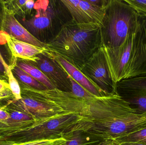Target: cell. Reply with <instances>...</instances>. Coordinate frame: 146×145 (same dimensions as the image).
<instances>
[{
	"instance_id": "3957f363",
	"label": "cell",
	"mask_w": 146,
	"mask_h": 145,
	"mask_svg": "<svg viewBox=\"0 0 146 145\" xmlns=\"http://www.w3.org/2000/svg\"><path fill=\"white\" fill-rule=\"evenodd\" d=\"M46 45V51L61 56L80 70L103 46L102 27L93 23L78 24L72 19Z\"/></svg>"
},
{
	"instance_id": "cb8c5ba5",
	"label": "cell",
	"mask_w": 146,
	"mask_h": 145,
	"mask_svg": "<svg viewBox=\"0 0 146 145\" xmlns=\"http://www.w3.org/2000/svg\"><path fill=\"white\" fill-rule=\"evenodd\" d=\"M135 11L139 16H146V1L125 0Z\"/></svg>"
},
{
	"instance_id": "d6a6232c",
	"label": "cell",
	"mask_w": 146,
	"mask_h": 145,
	"mask_svg": "<svg viewBox=\"0 0 146 145\" xmlns=\"http://www.w3.org/2000/svg\"><path fill=\"white\" fill-rule=\"evenodd\" d=\"M113 140H104V141H102L101 143L99 144H98L97 145H106L109 144L110 143H111V141Z\"/></svg>"
},
{
	"instance_id": "484cf974",
	"label": "cell",
	"mask_w": 146,
	"mask_h": 145,
	"mask_svg": "<svg viewBox=\"0 0 146 145\" xmlns=\"http://www.w3.org/2000/svg\"><path fill=\"white\" fill-rule=\"evenodd\" d=\"M60 138H56L48 139H42L40 140H34L31 141L25 144L17 145H48L54 143L56 141Z\"/></svg>"
},
{
	"instance_id": "30bf717a",
	"label": "cell",
	"mask_w": 146,
	"mask_h": 145,
	"mask_svg": "<svg viewBox=\"0 0 146 145\" xmlns=\"http://www.w3.org/2000/svg\"><path fill=\"white\" fill-rule=\"evenodd\" d=\"M146 74V16H139L133 51L124 79Z\"/></svg>"
},
{
	"instance_id": "d4e9b609",
	"label": "cell",
	"mask_w": 146,
	"mask_h": 145,
	"mask_svg": "<svg viewBox=\"0 0 146 145\" xmlns=\"http://www.w3.org/2000/svg\"><path fill=\"white\" fill-rule=\"evenodd\" d=\"M15 99L10 90L0 94V107H6Z\"/></svg>"
},
{
	"instance_id": "ffe728a7",
	"label": "cell",
	"mask_w": 146,
	"mask_h": 145,
	"mask_svg": "<svg viewBox=\"0 0 146 145\" xmlns=\"http://www.w3.org/2000/svg\"><path fill=\"white\" fill-rule=\"evenodd\" d=\"M80 0H61V2L69 12L72 20L78 24H88V21L79 6Z\"/></svg>"
},
{
	"instance_id": "44dd1931",
	"label": "cell",
	"mask_w": 146,
	"mask_h": 145,
	"mask_svg": "<svg viewBox=\"0 0 146 145\" xmlns=\"http://www.w3.org/2000/svg\"><path fill=\"white\" fill-rule=\"evenodd\" d=\"M119 144L139 143L146 144V127L115 140Z\"/></svg>"
},
{
	"instance_id": "836d02e7",
	"label": "cell",
	"mask_w": 146,
	"mask_h": 145,
	"mask_svg": "<svg viewBox=\"0 0 146 145\" xmlns=\"http://www.w3.org/2000/svg\"><path fill=\"white\" fill-rule=\"evenodd\" d=\"M2 10V3L1 1H0V30H1V12Z\"/></svg>"
},
{
	"instance_id": "5b68a950",
	"label": "cell",
	"mask_w": 146,
	"mask_h": 145,
	"mask_svg": "<svg viewBox=\"0 0 146 145\" xmlns=\"http://www.w3.org/2000/svg\"><path fill=\"white\" fill-rule=\"evenodd\" d=\"M64 9L61 1H36L34 7L36 14L31 18L22 20L21 24L36 39L46 44L68 21L65 17Z\"/></svg>"
},
{
	"instance_id": "8fae6325",
	"label": "cell",
	"mask_w": 146,
	"mask_h": 145,
	"mask_svg": "<svg viewBox=\"0 0 146 145\" xmlns=\"http://www.w3.org/2000/svg\"><path fill=\"white\" fill-rule=\"evenodd\" d=\"M120 96L132 108L139 112H146V74L123 79L117 83Z\"/></svg>"
},
{
	"instance_id": "f546056e",
	"label": "cell",
	"mask_w": 146,
	"mask_h": 145,
	"mask_svg": "<svg viewBox=\"0 0 146 145\" xmlns=\"http://www.w3.org/2000/svg\"><path fill=\"white\" fill-rule=\"evenodd\" d=\"M35 1L33 0H27L25 3L27 15L31 14L32 10L34 9Z\"/></svg>"
},
{
	"instance_id": "277c9868",
	"label": "cell",
	"mask_w": 146,
	"mask_h": 145,
	"mask_svg": "<svg viewBox=\"0 0 146 145\" xmlns=\"http://www.w3.org/2000/svg\"><path fill=\"white\" fill-rule=\"evenodd\" d=\"M139 16L125 0H109L102 27L103 46H121L129 34L136 32Z\"/></svg>"
},
{
	"instance_id": "9c48e42d",
	"label": "cell",
	"mask_w": 146,
	"mask_h": 145,
	"mask_svg": "<svg viewBox=\"0 0 146 145\" xmlns=\"http://www.w3.org/2000/svg\"><path fill=\"white\" fill-rule=\"evenodd\" d=\"M41 70L56 89L72 92V84L66 71L47 51L38 54L34 61H28Z\"/></svg>"
},
{
	"instance_id": "ba28073f",
	"label": "cell",
	"mask_w": 146,
	"mask_h": 145,
	"mask_svg": "<svg viewBox=\"0 0 146 145\" xmlns=\"http://www.w3.org/2000/svg\"><path fill=\"white\" fill-rule=\"evenodd\" d=\"M135 34H129L119 47L108 48L103 46L111 77L116 84L125 78L133 51Z\"/></svg>"
},
{
	"instance_id": "7a4b0ae2",
	"label": "cell",
	"mask_w": 146,
	"mask_h": 145,
	"mask_svg": "<svg viewBox=\"0 0 146 145\" xmlns=\"http://www.w3.org/2000/svg\"><path fill=\"white\" fill-rule=\"evenodd\" d=\"M18 82L21 98L13 100L7 107L33 117L37 121L36 126L70 113L82 114L84 111L86 100L72 92L57 89L38 90Z\"/></svg>"
},
{
	"instance_id": "83f0119b",
	"label": "cell",
	"mask_w": 146,
	"mask_h": 145,
	"mask_svg": "<svg viewBox=\"0 0 146 145\" xmlns=\"http://www.w3.org/2000/svg\"><path fill=\"white\" fill-rule=\"evenodd\" d=\"M7 106L0 107V123L5 121L10 117L9 112L6 109Z\"/></svg>"
},
{
	"instance_id": "52a82bcc",
	"label": "cell",
	"mask_w": 146,
	"mask_h": 145,
	"mask_svg": "<svg viewBox=\"0 0 146 145\" xmlns=\"http://www.w3.org/2000/svg\"><path fill=\"white\" fill-rule=\"evenodd\" d=\"M80 70L106 94H117V84L111 77L103 46L93 54Z\"/></svg>"
},
{
	"instance_id": "4fadbf2b",
	"label": "cell",
	"mask_w": 146,
	"mask_h": 145,
	"mask_svg": "<svg viewBox=\"0 0 146 145\" xmlns=\"http://www.w3.org/2000/svg\"><path fill=\"white\" fill-rule=\"evenodd\" d=\"M10 117L0 123V137H3L36 126L37 121L33 117L26 113L13 110L6 107Z\"/></svg>"
},
{
	"instance_id": "603a6c76",
	"label": "cell",
	"mask_w": 146,
	"mask_h": 145,
	"mask_svg": "<svg viewBox=\"0 0 146 145\" xmlns=\"http://www.w3.org/2000/svg\"><path fill=\"white\" fill-rule=\"evenodd\" d=\"M69 76L72 84V93L77 98L88 100L96 96L77 83L71 76Z\"/></svg>"
},
{
	"instance_id": "7c38bea8",
	"label": "cell",
	"mask_w": 146,
	"mask_h": 145,
	"mask_svg": "<svg viewBox=\"0 0 146 145\" xmlns=\"http://www.w3.org/2000/svg\"><path fill=\"white\" fill-rule=\"evenodd\" d=\"M1 31L19 41L32 44L41 48L46 49V45L36 39L17 20L15 14L1 1Z\"/></svg>"
},
{
	"instance_id": "9a60e30c",
	"label": "cell",
	"mask_w": 146,
	"mask_h": 145,
	"mask_svg": "<svg viewBox=\"0 0 146 145\" xmlns=\"http://www.w3.org/2000/svg\"><path fill=\"white\" fill-rule=\"evenodd\" d=\"M52 54L55 60L76 82L97 97L107 95L98 86L86 77L80 70L59 55Z\"/></svg>"
},
{
	"instance_id": "2e32d148",
	"label": "cell",
	"mask_w": 146,
	"mask_h": 145,
	"mask_svg": "<svg viewBox=\"0 0 146 145\" xmlns=\"http://www.w3.org/2000/svg\"><path fill=\"white\" fill-rule=\"evenodd\" d=\"M102 141L80 131H71L48 145H97Z\"/></svg>"
},
{
	"instance_id": "f1b7e54d",
	"label": "cell",
	"mask_w": 146,
	"mask_h": 145,
	"mask_svg": "<svg viewBox=\"0 0 146 145\" xmlns=\"http://www.w3.org/2000/svg\"><path fill=\"white\" fill-rule=\"evenodd\" d=\"M10 90L9 84L6 81L0 79V94Z\"/></svg>"
},
{
	"instance_id": "7402d4cb",
	"label": "cell",
	"mask_w": 146,
	"mask_h": 145,
	"mask_svg": "<svg viewBox=\"0 0 146 145\" xmlns=\"http://www.w3.org/2000/svg\"><path fill=\"white\" fill-rule=\"evenodd\" d=\"M7 75L8 79L10 90L13 95L15 99L16 100H19L21 98L20 86L18 80L13 74L10 66L7 71Z\"/></svg>"
},
{
	"instance_id": "8992f818",
	"label": "cell",
	"mask_w": 146,
	"mask_h": 145,
	"mask_svg": "<svg viewBox=\"0 0 146 145\" xmlns=\"http://www.w3.org/2000/svg\"><path fill=\"white\" fill-rule=\"evenodd\" d=\"M82 119L81 113H70L29 129L0 137V139L19 145L34 140L56 138L71 132Z\"/></svg>"
},
{
	"instance_id": "ac0fdd59",
	"label": "cell",
	"mask_w": 146,
	"mask_h": 145,
	"mask_svg": "<svg viewBox=\"0 0 146 145\" xmlns=\"http://www.w3.org/2000/svg\"><path fill=\"white\" fill-rule=\"evenodd\" d=\"M15 64L21 70L44 85L48 89H56L48 77L41 70L27 60L21 59H15Z\"/></svg>"
},
{
	"instance_id": "5bb4252c",
	"label": "cell",
	"mask_w": 146,
	"mask_h": 145,
	"mask_svg": "<svg viewBox=\"0 0 146 145\" xmlns=\"http://www.w3.org/2000/svg\"><path fill=\"white\" fill-rule=\"evenodd\" d=\"M2 32L13 58L27 61H33L37 56L46 51L32 44L19 41L6 33Z\"/></svg>"
},
{
	"instance_id": "4316f807",
	"label": "cell",
	"mask_w": 146,
	"mask_h": 145,
	"mask_svg": "<svg viewBox=\"0 0 146 145\" xmlns=\"http://www.w3.org/2000/svg\"><path fill=\"white\" fill-rule=\"evenodd\" d=\"M9 68V66L7 64L0 52V75L7 76V71Z\"/></svg>"
},
{
	"instance_id": "6da1fadb",
	"label": "cell",
	"mask_w": 146,
	"mask_h": 145,
	"mask_svg": "<svg viewBox=\"0 0 146 145\" xmlns=\"http://www.w3.org/2000/svg\"><path fill=\"white\" fill-rule=\"evenodd\" d=\"M82 119L73 128L103 140H115L146 127V112H139L118 94L86 100Z\"/></svg>"
},
{
	"instance_id": "4dcf8cb0",
	"label": "cell",
	"mask_w": 146,
	"mask_h": 145,
	"mask_svg": "<svg viewBox=\"0 0 146 145\" xmlns=\"http://www.w3.org/2000/svg\"><path fill=\"white\" fill-rule=\"evenodd\" d=\"M0 145H17L10 141H7L0 139Z\"/></svg>"
},
{
	"instance_id": "e0dca14e",
	"label": "cell",
	"mask_w": 146,
	"mask_h": 145,
	"mask_svg": "<svg viewBox=\"0 0 146 145\" xmlns=\"http://www.w3.org/2000/svg\"><path fill=\"white\" fill-rule=\"evenodd\" d=\"M79 5L88 23L98 24L103 27L106 6L100 7L90 3L87 0H80Z\"/></svg>"
},
{
	"instance_id": "1f68e13d",
	"label": "cell",
	"mask_w": 146,
	"mask_h": 145,
	"mask_svg": "<svg viewBox=\"0 0 146 145\" xmlns=\"http://www.w3.org/2000/svg\"><path fill=\"white\" fill-rule=\"evenodd\" d=\"M119 144L121 145H146L145 144L139 143H123Z\"/></svg>"
},
{
	"instance_id": "d6986e66",
	"label": "cell",
	"mask_w": 146,
	"mask_h": 145,
	"mask_svg": "<svg viewBox=\"0 0 146 145\" xmlns=\"http://www.w3.org/2000/svg\"><path fill=\"white\" fill-rule=\"evenodd\" d=\"M10 66L14 75L19 81L25 85L38 90H43L48 89L44 85L17 66L14 62Z\"/></svg>"
}]
</instances>
